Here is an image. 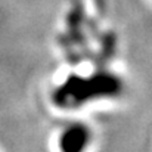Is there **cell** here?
I'll return each instance as SVG.
<instances>
[{"label": "cell", "mask_w": 152, "mask_h": 152, "mask_svg": "<svg viewBox=\"0 0 152 152\" xmlns=\"http://www.w3.org/2000/svg\"><path fill=\"white\" fill-rule=\"evenodd\" d=\"M121 92V81L109 74H99L90 80L80 78L77 75L68 77V80L56 90L55 102L61 106H77L90 99L115 96Z\"/></svg>", "instance_id": "6da1fadb"}, {"label": "cell", "mask_w": 152, "mask_h": 152, "mask_svg": "<svg viewBox=\"0 0 152 152\" xmlns=\"http://www.w3.org/2000/svg\"><path fill=\"white\" fill-rule=\"evenodd\" d=\"M92 133L86 124H71L68 126L59 137V149L61 152H84L90 143Z\"/></svg>", "instance_id": "7a4b0ae2"}]
</instances>
